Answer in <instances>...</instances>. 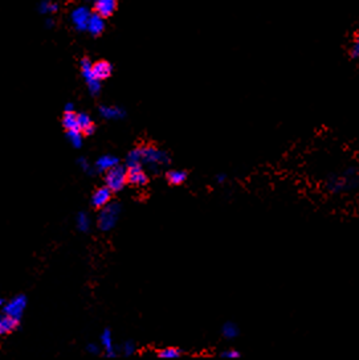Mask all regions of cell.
Listing matches in <instances>:
<instances>
[{"label": "cell", "instance_id": "obj_1", "mask_svg": "<svg viewBox=\"0 0 359 360\" xmlns=\"http://www.w3.org/2000/svg\"><path fill=\"white\" fill-rule=\"evenodd\" d=\"M140 163L151 168L153 172H158L161 166H167L170 163V156L166 151L159 150L154 146H145L140 147Z\"/></svg>", "mask_w": 359, "mask_h": 360}, {"label": "cell", "instance_id": "obj_2", "mask_svg": "<svg viewBox=\"0 0 359 360\" xmlns=\"http://www.w3.org/2000/svg\"><path fill=\"white\" fill-rule=\"evenodd\" d=\"M121 215V206L118 203H107L106 206L101 208V212L98 213L97 224L98 228L103 232H109L113 228H116L118 219Z\"/></svg>", "mask_w": 359, "mask_h": 360}, {"label": "cell", "instance_id": "obj_3", "mask_svg": "<svg viewBox=\"0 0 359 360\" xmlns=\"http://www.w3.org/2000/svg\"><path fill=\"white\" fill-rule=\"evenodd\" d=\"M105 183L112 189V192H118L127 183V168L120 163L105 172Z\"/></svg>", "mask_w": 359, "mask_h": 360}, {"label": "cell", "instance_id": "obj_4", "mask_svg": "<svg viewBox=\"0 0 359 360\" xmlns=\"http://www.w3.org/2000/svg\"><path fill=\"white\" fill-rule=\"evenodd\" d=\"M81 72L86 84H88V89H89L90 94L98 96V93L101 92V81L94 78V75L92 73V62H90L89 59L81 60Z\"/></svg>", "mask_w": 359, "mask_h": 360}, {"label": "cell", "instance_id": "obj_5", "mask_svg": "<svg viewBox=\"0 0 359 360\" xmlns=\"http://www.w3.org/2000/svg\"><path fill=\"white\" fill-rule=\"evenodd\" d=\"M25 307H27V298L24 295H17L16 298H14L11 302H8L7 305H4L3 314L8 316H12L16 321L23 316Z\"/></svg>", "mask_w": 359, "mask_h": 360}, {"label": "cell", "instance_id": "obj_6", "mask_svg": "<svg viewBox=\"0 0 359 360\" xmlns=\"http://www.w3.org/2000/svg\"><path fill=\"white\" fill-rule=\"evenodd\" d=\"M110 200H112V189L107 185H103L94 191L92 195V206L96 208H102L107 203H110Z\"/></svg>", "mask_w": 359, "mask_h": 360}, {"label": "cell", "instance_id": "obj_7", "mask_svg": "<svg viewBox=\"0 0 359 360\" xmlns=\"http://www.w3.org/2000/svg\"><path fill=\"white\" fill-rule=\"evenodd\" d=\"M92 73L94 75V78H97L98 81L109 78L112 73H113V66L112 64L107 61H97L94 64H92Z\"/></svg>", "mask_w": 359, "mask_h": 360}, {"label": "cell", "instance_id": "obj_8", "mask_svg": "<svg viewBox=\"0 0 359 360\" xmlns=\"http://www.w3.org/2000/svg\"><path fill=\"white\" fill-rule=\"evenodd\" d=\"M89 17H90L89 11L86 10L85 7H79L73 11L70 19H72L73 25H75L79 31H85Z\"/></svg>", "mask_w": 359, "mask_h": 360}, {"label": "cell", "instance_id": "obj_9", "mask_svg": "<svg viewBox=\"0 0 359 360\" xmlns=\"http://www.w3.org/2000/svg\"><path fill=\"white\" fill-rule=\"evenodd\" d=\"M96 14L101 17H110L117 8V0H94Z\"/></svg>", "mask_w": 359, "mask_h": 360}, {"label": "cell", "instance_id": "obj_10", "mask_svg": "<svg viewBox=\"0 0 359 360\" xmlns=\"http://www.w3.org/2000/svg\"><path fill=\"white\" fill-rule=\"evenodd\" d=\"M120 163V159L114 156V155H102L94 163V168L97 170V172H106L109 171L110 168H113L114 166H117Z\"/></svg>", "mask_w": 359, "mask_h": 360}, {"label": "cell", "instance_id": "obj_11", "mask_svg": "<svg viewBox=\"0 0 359 360\" xmlns=\"http://www.w3.org/2000/svg\"><path fill=\"white\" fill-rule=\"evenodd\" d=\"M99 114H101V117H103L105 119L117 121L125 118L126 111L120 106H101L99 107Z\"/></svg>", "mask_w": 359, "mask_h": 360}, {"label": "cell", "instance_id": "obj_12", "mask_svg": "<svg viewBox=\"0 0 359 360\" xmlns=\"http://www.w3.org/2000/svg\"><path fill=\"white\" fill-rule=\"evenodd\" d=\"M86 29L93 34V36H98L105 29V23H103V17L99 16L98 14L90 15L89 20H88V25Z\"/></svg>", "mask_w": 359, "mask_h": 360}, {"label": "cell", "instance_id": "obj_13", "mask_svg": "<svg viewBox=\"0 0 359 360\" xmlns=\"http://www.w3.org/2000/svg\"><path fill=\"white\" fill-rule=\"evenodd\" d=\"M101 344H102L103 350L106 352L107 357H116L117 352L114 351V346H113V338H112V333L110 330H105L101 335Z\"/></svg>", "mask_w": 359, "mask_h": 360}, {"label": "cell", "instance_id": "obj_14", "mask_svg": "<svg viewBox=\"0 0 359 360\" xmlns=\"http://www.w3.org/2000/svg\"><path fill=\"white\" fill-rule=\"evenodd\" d=\"M127 182L137 187H142L149 183V178L142 170H135V171H127Z\"/></svg>", "mask_w": 359, "mask_h": 360}, {"label": "cell", "instance_id": "obj_15", "mask_svg": "<svg viewBox=\"0 0 359 360\" xmlns=\"http://www.w3.org/2000/svg\"><path fill=\"white\" fill-rule=\"evenodd\" d=\"M17 322H19V321H16V319L12 318V316H8L6 315V314H3L2 318H0V334H8L11 333V331H14L17 326Z\"/></svg>", "mask_w": 359, "mask_h": 360}, {"label": "cell", "instance_id": "obj_16", "mask_svg": "<svg viewBox=\"0 0 359 360\" xmlns=\"http://www.w3.org/2000/svg\"><path fill=\"white\" fill-rule=\"evenodd\" d=\"M62 126L65 127L66 131L80 130L79 124H77V114L75 111H65L62 117Z\"/></svg>", "mask_w": 359, "mask_h": 360}, {"label": "cell", "instance_id": "obj_17", "mask_svg": "<svg viewBox=\"0 0 359 360\" xmlns=\"http://www.w3.org/2000/svg\"><path fill=\"white\" fill-rule=\"evenodd\" d=\"M167 182L172 185H179L182 183H185L187 180V172L178 171V170H172L166 174Z\"/></svg>", "mask_w": 359, "mask_h": 360}, {"label": "cell", "instance_id": "obj_18", "mask_svg": "<svg viewBox=\"0 0 359 360\" xmlns=\"http://www.w3.org/2000/svg\"><path fill=\"white\" fill-rule=\"evenodd\" d=\"M222 334L227 339H235L239 335V329H237V326L233 322H227L223 325Z\"/></svg>", "mask_w": 359, "mask_h": 360}, {"label": "cell", "instance_id": "obj_19", "mask_svg": "<svg viewBox=\"0 0 359 360\" xmlns=\"http://www.w3.org/2000/svg\"><path fill=\"white\" fill-rule=\"evenodd\" d=\"M66 138L70 142L75 148H80L82 146L84 138H82V133L80 130H69L66 131Z\"/></svg>", "mask_w": 359, "mask_h": 360}, {"label": "cell", "instance_id": "obj_20", "mask_svg": "<svg viewBox=\"0 0 359 360\" xmlns=\"http://www.w3.org/2000/svg\"><path fill=\"white\" fill-rule=\"evenodd\" d=\"M77 228L81 232H88L90 229V219L85 212H80L77 215Z\"/></svg>", "mask_w": 359, "mask_h": 360}, {"label": "cell", "instance_id": "obj_21", "mask_svg": "<svg viewBox=\"0 0 359 360\" xmlns=\"http://www.w3.org/2000/svg\"><path fill=\"white\" fill-rule=\"evenodd\" d=\"M58 8V6L56 3H52V2H49V0H44V2H41L40 6H39V10H40V12H43V14H53V12H56Z\"/></svg>", "mask_w": 359, "mask_h": 360}, {"label": "cell", "instance_id": "obj_22", "mask_svg": "<svg viewBox=\"0 0 359 360\" xmlns=\"http://www.w3.org/2000/svg\"><path fill=\"white\" fill-rule=\"evenodd\" d=\"M77 124H79L80 131H82V130H85L88 126H90L93 122H92V119H90L89 114L80 113V114H77Z\"/></svg>", "mask_w": 359, "mask_h": 360}, {"label": "cell", "instance_id": "obj_23", "mask_svg": "<svg viewBox=\"0 0 359 360\" xmlns=\"http://www.w3.org/2000/svg\"><path fill=\"white\" fill-rule=\"evenodd\" d=\"M181 351L178 348H174V347H168V348H164V350H161L158 352V356L159 357H179L181 356Z\"/></svg>", "mask_w": 359, "mask_h": 360}, {"label": "cell", "instance_id": "obj_24", "mask_svg": "<svg viewBox=\"0 0 359 360\" xmlns=\"http://www.w3.org/2000/svg\"><path fill=\"white\" fill-rule=\"evenodd\" d=\"M135 350H137V347H135V344H134L133 342H130V340H127L126 343H123V346H122L123 355L130 356V355H133V353L135 352Z\"/></svg>", "mask_w": 359, "mask_h": 360}, {"label": "cell", "instance_id": "obj_25", "mask_svg": "<svg viewBox=\"0 0 359 360\" xmlns=\"http://www.w3.org/2000/svg\"><path fill=\"white\" fill-rule=\"evenodd\" d=\"M79 165H80V167H81L85 172H92V171H90V170H92V167H90L89 162L86 161L85 158H80L79 159Z\"/></svg>", "mask_w": 359, "mask_h": 360}, {"label": "cell", "instance_id": "obj_26", "mask_svg": "<svg viewBox=\"0 0 359 360\" xmlns=\"http://www.w3.org/2000/svg\"><path fill=\"white\" fill-rule=\"evenodd\" d=\"M330 188H332L333 191H338V189L343 188L342 179H334V182H332V184H330Z\"/></svg>", "mask_w": 359, "mask_h": 360}, {"label": "cell", "instance_id": "obj_27", "mask_svg": "<svg viewBox=\"0 0 359 360\" xmlns=\"http://www.w3.org/2000/svg\"><path fill=\"white\" fill-rule=\"evenodd\" d=\"M220 356L222 357H240V352H237V351H235V350H228V351H224V352L220 353Z\"/></svg>", "mask_w": 359, "mask_h": 360}, {"label": "cell", "instance_id": "obj_28", "mask_svg": "<svg viewBox=\"0 0 359 360\" xmlns=\"http://www.w3.org/2000/svg\"><path fill=\"white\" fill-rule=\"evenodd\" d=\"M350 56H351L352 59H356V57L359 56V44L356 40H355V43H354V45H352L351 51H350Z\"/></svg>", "mask_w": 359, "mask_h": 360}, {"label": "cell", "instance_id": "obj_29", "mask_svg": "<svg viewBox=\"0 0 359 360\" xmlns=\"http://www.w3.org/2000/svg\"><path fill=\"white\" fill-rule=\"evenodd\" d=\"M86 351L89 353H93V355H96V353L99 352V348L96 343H89L86 346Z\"/></svg>", "mask_w": 359, "mask_h": 360}, {"label": "cell", "instance_id": "obj_30", "mask_svg": "<svg viewBox=\"0 0 359 360\" xmlns=\"http://www.w3.org/2000/svg\"><path fill=\"white\" fill-rule=\"evenodd\" d=\"M81 133H84V134H85V135H93V134H94V133H96V126H94V125L92 124V125H90V126L86 127L85 130H82Z\"/></svg>", "mask_w": 359, "mask_h": 360}, {"label": "cell", "instance_id": "obj_31", "mask_svg": "<svg viewBox=\"0 0 359 360\" xmlns=\"http://www.w3.org/2000/svg\"><path fill=\"white\" fill-rule=\"evenodd\" d=\"M65 111H75V109H73V103H66V106H65Z\"/></svg>", "mask_w": 359, "mask_h": 360}, {"label": "cell", "instance_id": "obj_32", "mask_svg": "<svg viewBox=\"0 0 359 360\" xmlns=\"http://www.w3.org/2000/svg\"><path fill=\"white\" fill-rule=\"evenodd\" d=\"M216 179H218V183H223L226 180V175H222V174H220V175L216 176Z\"/></svg>", "mask_w": 359, "mask_h": 360}, {"label": "cell", "instance_id": "obj_33", "mask_svg": "<svg viewBox=\"0 0 359 360\" xmlns=\"http://www.w3.org/2000/svg\"><path fill=\"white\" fill-rule=\"evenodd\" d=\"M2 306H3V301L0 299V307H2Z\"/></svg>", "mask_w": 359, "mask_h": 360}]
</instances>
